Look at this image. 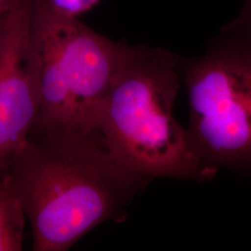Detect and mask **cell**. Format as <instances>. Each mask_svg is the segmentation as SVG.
Returning a JSON list of instances; mask_svg holds the SVG:
<instances>
[{
    "label": "cell",
    "mask_w": 251,
    "mask_h": 251,
    "mask_svg": "<svg viewBox=\"0 0 251 251\" xmlns=\"http://www.w3.org/2000/svg\"><path fill=\"white\" fill-rule=\"evenodd\" d=\"M25 214L9 174L0 178V251L24 248Z\"/></svg>",
    "instance_id": "8992f818"
},
{
    "label": "cell",
    "mask_w": 251,
    "mask_h": 251,
    "mask_svg": "<svg viewBox=\"0 0 251 251\" xmlns=\"http://www.w3.org/2000/svg\"><path fill=\"white\" fill-rule=\"evenodd\" d=\"M31 42L39 106L32 129L57 134H99V120L117 72L122 42L77 19L58 17L34 0Z\"/></svg>",
    "instance_id": "3957f363"
},
{
    "label": "cell",
    "mask_w": 251,
    "mask_h": 251,
    "mask_svg": "<svg viewBox=\"0 0 251 251\" xmlns=\"http://www.w3.org/2000/svg\"><path fill=\"white\" fill-rule=\"evenodd\" d=\"M35 251H68L105 222H124L148 184L116 161L100 137L31 129L8 173Z\"/></svg>",
    "instance_id": "6da1fadb"
},
{
    "label": "cell",
    "mask_w": 251,
    "mask_h": 251,
    "mask_svg": "<svg viewBox=\"0 0 251 251\" xmlns=\"http://www.w3.org/2000/svg\"><path fill=\"white\" fill-rule=\"evenodd\" d=\"M34 0H18L9 12L0 49V178L26 143L39 96L31 42Z\"/></svg>",
    "instance_id": "5b68a950"
},
{
    "label": "cell",
    "mask_w": 251,
    "mask_h": 251,
    "mask_svg": "<svg viewBox=\"0 0 251 251\" xmlns=\"http://www.w3.org/2000/svg\"><path fill=\"white\" fill-rule=\"evenodd\" d=\"M243 5L238 17L230 24L251 32V0H242Z\"/></svg>",
    "instance_id": "ba28073f"
},
{
    "label": "cell",
    "mask_w": 251,
    "mask_h": 251,
    "mask_svg": "<svg viewBox=\"0 0 251 251\" xmlns=\"http://www.w3.org/2000/svg\"><path fill=\"white\" fill-rule=\"evenodd\" d=\"M8 15L5 16V17H0V49H1L3 38H4V35H5V28H6V22H7Z\"/></svg>",
    "instance_id": "30bf717a"
},
{
    "label": "cell",
    "mask_w": 251,
    "mask_h": 251,
    "mask_svg": "<svg viewBox=\"0 0 251 251\" xmlns=\"http://www.w3.org/2000/svg\"><path fill=\"white\" fill-rule=\"evenodd\" d=\"M54 15L65 19H77L91 9L99 0H38Z\"/></svg>",
    "instance_id": "52a82bcc"
},
{
    "label": "cell",
    "mask_w": 251,
    "mask_h": 251,
    "mask_svg": "<svg viewBox=\"0 0 251 251\" xmlns=\"http://www.w3.org/2000/svg\"><path fill=\"white\" fill-rule=\"evenodd\" d=\"M18 0H0V17H5L9 14Z\"/></svg>",
    "instance_id": "9c48e42d"
},
{
    "label": "cell",
    "mask_w": 251,
    "mask_h": 251,
    "mask_svg": "<svg viewBox=\"0 0 251 251\" xmlns=\"http://www.w3.org/2000/svg\"><path fill=\"white\" fill-rule=\"evenodd\" d=\"M180 59L163 48L123 43L100 112L98 130L108 152L147 184L157 178L204 182L216 177L173 115Z\"/></svg>",
    "instance_id": "7a4b0ae2"
},
{
    "label": "cell",
    "mask_w": 251,
    "mask_h": 251,
    "mask_svg": "<svg viewBox=\"0 0 251 251\" xmlns=\"http://www.w3.org/2000/svg\"><path fill=\"white\" fill-rule=\"evenodd\" d=\"M186 127L203 165L251 176V32L226 25L199 56L180 59Z\"/></svg>",
    "instance_id": "277c9868"
}]
</instances>
